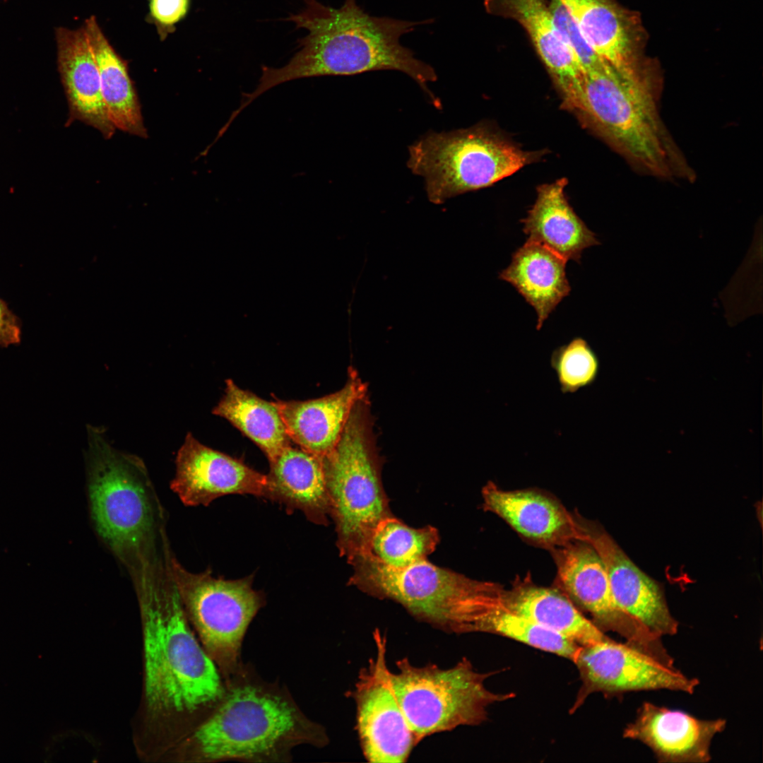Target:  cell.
<instances>
[{
  "label": "cell",
  "mask_w": 763,
  "mask_h": 763,
  "mask_svg": "<svg viewBox=\"0 0 763 763\" xmlns=\"http://www.w3.org/2000/svg\"><path fill=\"white\" fill-rule=\"evenodd\" d=\"M131 574L143 640L136 742L142 757H162L203 720L225 685L188 620L169 558L146 560Z\"/></svg>",
  "instance_id": "6da1fadb"
},
{
  "label": "cell",
  "mask_w": 763,
  "mask_h": 763,
  "mask_svg": "<svg viewBox=\"0 0 763 763\" xmlns=\"http://www.w3.org/2000/svg\"><path fill=\"white\" fill-rule=\"evenodd\" d=\"M283 20L295 23L297 29H305L307 35L297 40L300 49L285 65L262 66L256 88L242 94L239 112L264 93L285 82L377 70L401 71L434 98L427 85L437 81L435 71L400 43L403 35L430 20L410 22L371 16L356 0H345L339 8L317 0H304L300 12ZM433 101L437 104L435 99Z\"/></svg>",
  "instance_id": "7a4b0ae2"
},
{
  "label": "cell",
  "mask_w": 763,
  "mask_h": 763,
  "mask_svg": "<svg viewBox=\"0 0 763 763\" xmlns=\"http://www.w3.org/2000/svg\"><path fill=\"white\" fill-rule=\"evenodd\" d=\"M325 741L321 727L302 714L287 692L249 678L239 668L203 719L163 757L182 762L278 761L297 745Z\"/></svg>",
  "instance_id": "3957f363"
},
{
  "label": "cell",
  "mask_w": 763,
  "mask_h": 763,
  "mask_svg": "<svg viewBox=\"0 0 763 763\" xmlns=\"http://www.w3.org/2000/svg\"><path fill=\"white\" fill-rule=\"evenodd\" d=\"M661 81L644 57L618 67L603 61L584 74L577 112L639 171L691 181L694 172L660 116Z\"/></svg>",
  "instance_id": "277c9868"
},
{
  "label": "cell",
  "mask_w": 763,
  "mask_h": 763,
  "mask_svg": "<svg viewBox=\"0 0 763 763\" xmlns=\"http://www.w3.org/2000/svg\"><path fill=\"white\" fill-rule=\"evenodd\" d=\"M87 431L92 521L103 543L131 571L165 540L162 509L143 460L113 446L102 427L89 425Z\"/></svg>",
  "instance_id": "5b68a950"
},
{
  "label": "cell",
  "mask_w": 763,
  "mask_h": 763,
  "mask_svg": "<svg viewBox=\"0 0 763 763\" xmlns=\"http://www.w3.org/2000/svg\"><path fill=\"white\" fill-rule=\"evenodd\" d=\"M367 396L353 406L333 449L320 457L336 545L350 564L368 554L378 524L392 515L375 451Z\"/></svg>",
  "instance_id": "8992f818"
},
{
  "label": "cell",
  "mask_w": 763,
  "mask_h": 763,
  "mask_svg": "<svg viewBox=\"0 0 763 763\" xmlns=\"http://www.w3.org/2000/svg\"><path fill=\"white\" fill-rule=\"evenodd\" d=\"M348 584L379 599L394 601L418 620L463 633L475 616L499 598L496 583L471 579L424 560L392 569L368 556L355 559Z\"/></svg>",
  "instance_id": "52a82bcc"
},
{
  "label": "cell",
  "mask_w": 763,
  "mask_h": 763,
  "mask_svg": "<svg viewBox=\"0 0 763 763\" xmlns=\"http://www.w3.org/2000/svg\"><path fill=\"white\" fill-rule=\"evenodd\" d=\"M408 167L423 178L427 198L435 204L491 186L533 158L531 153L480 125L428 132L408 147Z\"/></svg>",
  "instance_id": "ba28073f"
},
{
  "label": "cell",
  "mask_w": 763,
  "mask_h": 763,
  "mask_svg": "<svg viewBox=\"0 0 763 763\" xmlns=\"http://www.w3.org/2000/svg\"><path fill=\"white\" fill-rule=\"evenodd\" d=\"M390 670L391 685L418 741L434 733L484 722L489 707L514 697L488 690V673H480L463 658L452 667L418 666L404 658Z\"/></svg>",
  "instance_id": "9c48e42d"
},
{
  "label": "cell",
  "mask_w": 763,
  "mask_h": 763,
  "mask_svg": "<svg viewBox=\"0 0 763 763\" xmlns=\"http://www.w3.org/2000/svg\"><path fill=\"white\" fill-rule=\"evenodd\" d=\"M172 574L188 620L220 674L229 678L240 668L247 629L264 605L252 587L253 576L225 579L207 569L193 573L171 556Z\"/></svg>",
  "instance_id": "30bf717a"
},
{
  "label": "cell",
  "mask_w": 763,
  "mask_h": 763,
  "mask_svg": "<svg viewBox=\"0 0 763 763\" xmlns=\"http://www.w3.org/2000/svg\"><path fill=\"white\" fill-rule=\"evenodd\" d=\"M550 551L561 590L588 610L601 630L619 634L633 648L666 666L674 667V660L661 637L617 605L604 563L587 540H574Z\"/></svg>",
  "instance_id": "8fae6325"
},
{
  "label": "cell",
  "mask_w": 763,
  "mask_h": 763,
  "mask_svg": "<svg viewBox=\"0 0 763 763\" xmlns=\"http://www.w3.org/2000/svg\"><path fill=\"white\" fill-rule=\"evenodd\" d=\"M374 639L376 655L360 672L353 692L360 746L369 762H405L419 742L391 685L386 638L377 630Z\"/></svg>",
  "instance_id": "7c38bea8"
},
{
  "label": "cell",
  "mask_w": 763,
  "mask_h": 763,
  "mask_svg": "<svg viewBox=\"0 0 763 763\" xmlns=\"http://www.w3.org/2000/svg\"><path fill=\"white\" fill-rule=\"evenodd\" d=\"M583 681V695L594 692L617 694L668 690L692 694L699 680L689 678L637 650L609 637L581 646L574 662Z\"/></svg>",
  "instance_id": "4fadbf2b"
},
{
  "label": "cell",
  "mask_w": 763,
  "mask_h": 763,
  "mask_svg": "<svg viewBox=\"0 0 763 763\" xmlns=\"http://www.w3.org/2000/svg\"><path fill=\"white\" fill-rule=\"evenodd\" d=\"M267 477L242 460L210 448L191 432L175 459L171 489L187 506H206L228 495L266 498Z\"/></svg>",
  "instance_id": "5bb4252c"
},
{
  "label": "cell",
  "mask_w": 763,
  "mask_h": 763,
  "mask_svg": "<svg viewBox=\"0 0 763 763\" xmlns=\"http://www.w3.org/2000/svg\"><path fill=\"white\" fill-rule=\"evenodd\" d=\"M483 508L507 522L521 537L548 550L587 540L584 521L555 498L537 489L506 490L489 481L482 490Z\"/></svg>",
  "instance_id": "9a60e30c"
},
{
  "label": "cell",
  "mask_w": 763,
  "mask_h": 763,
  "mask_svg": "<svg viewBox=\"0 0 763 763\" xmlns=\"http://www.w3.org/2000/svg\"><path fill=\"white\" fill-rule=\"evenodd\" d=\"M584 524L587 540L604 563L617 605L654 634H675L678 622L670 613L661 584L643 572L603 528Z\"/></svg>",
  "instance_id": "2e32d148"
},
{
  "label": "cell",
  "mask_w": 763,
  "mask_h": 763,
  "mask_svg": "<svg viewBox=\"0 0 763 763\" xmlns=\"http://www.w3.org/2000/svg\"><path fill=\"white\" fill-rule=\"evenodd\" d=\"M726 726L723 718L700 719L645 702L622 735L647 746L659 762L706 763L711 759L713 738Z\"/></svg>",
  "instance_id": "e0dca14e"
},
{
  "label": "cell",
  "mask_w": 763,
  "mask_h": 763,
  "mask_svg": "<svg viewBox=\"0 0 763 763\" xmlns=\"http://www.w3.org/2000/svg\"><path fill=\"white\" fill-rule=\"evenodd\" d=\"M487 12L517 22L562 93L564 103L578 110L584 75L557 30L545 0H484Z\"/></svg>",
  "instance_id": "ac0fdd59"
},
{
  "label": "cell",
  "mask_w": 763,
  "mask_h": 763,
  "mask_svg": "<svg viewBox=\"0 0 763 763\" xmlns=\"http://www.w3.org/2000/svg\"><path fill=\"white\" fill-rule=\"evenodd\" d=\"M366 385L355 370L349 368L348 379L338 391L305 401H284L273 396L292 442L318 457L337 443L351 410L367 396Z\"/></svg>",
  "instance_id": "d6986e66"
},
{
  "label": "cell",
  "mask_w": 763,
  "mask_h": 763,
  "mask_svg": "<svg viewBox=\"0 0 763 763\" xmlns=\"http://www.w3.org/2000/svg\"><path fill=\"white\" fill-rule=\"evenodd\" d=\"M58 70L69 107V119L79 120L111 138L116 127L105 105L100 79L83 26L55 28Z\"/></svg>",
  "instance_id": "ffe728a7"
},
{
  "label": "cell",
  "mask_w": 763,
  "mask_h": 763,
  "mask_svg": "<svg viewBox=\"0 0 763 763\" xmlns=\"http://www.w3.org/2000/svg\"><path fill=\"white\" fill-rule=\"evenodd\" d=\"M598 57L615 66L642 55L645 32L639 16L615 0H560Z\"/></svg>",
  "instance_id": "44dd1931"
},
{
  "label": "cell",
  "mask_w": 763,
  "mask_h": 763,
  "mask_svg": "<svg viewBox=\"0 0 763 763\" xmlns=\"http://www.w3.org/2000/svg\"><path fill=\"white\" fill-rule=\"evenodd\" d=\"M268 463L266 499L287 511H301L316 524L327 525L330 504L320 457L290 444Z\"/></svg>",
  "instance_id": "7402d4cb"
},
{
  "label": "cell",
  "mask_w": 763,
  "mask_h": 763,
  "mask_svg": "<svg viewBox=\"0 0 763 763\" xmlns=\"http://www.w3.org/2000/svg\"><path fill=\"white\" fill-rule=\"evenodd\" d=\"M567 183L562 178L538 187L536 200L521 223L528 241L567 261H579L582 252L599 242L569 205L564 193Z\"/></svg>",
  "instance_id": "603a6c76"
},
{
  "label": "cell",
  "mask_w": 763,
  "mask_h": 763,
  "mask_svg": "<svg viewBox=\"0 0 763 763\" xmlns=\"http://www.w3.org/2000/svg\"><path fill=\"white\" fill-rule=\"evenodd\" d=\"M567 261L548 247L527 240L499 275L535 309L538 330L571 290L566 276Z\"/></svg>",
  "instance_id": "cb8c5ba5"
},
{
  "label": "cell",
  "mask_w": 763,
  "mask_h": 763,
  "mask_svg": "<svg viewBox=\"0 0 763 763\" xmlns=\"http://www.w3.org/2000/svg\"><path fill=\"white\" fill-rule=\"evenodd\" d=\"M502 601L509 610L581 646L608 638L557 589L520 581L515 583L511 589L505 590Z\"/></svg>",
  "instance_id": "d4e9b609"
},
{
  "label": "cell",
  "mask_w": 763,
  "mask_h": 763,
  "mask_svg": "<svg viewBox=\"0 0 763 763\" xmlns=\"http://www.w3.org/2000/svg\"><path fill=\"white\" fill-rule=\"evenodd\" d=\"M99 71L101 91L110 119L116 128L147 136L141 106L126 62L117 54L95 17L83 25Z\"/></svg>",
  "instance_id": "484cf974"
},
{
  "label": "cell",
  "mask_w": 763,
  "mask_h": 763,
  "mask_svg": "<svg viewBox=\"0 0 763 763\" xmlns=\"http://www.w3.org/2000/svg\"><path fill=\"white\" fill-rule=\"evenodd\" d=\"M212 413L227 420L252 441L268 461L291 444L274 402L240 388L231 379L225 380L224 394Z\"/></svg>",
  "instance_id": "4316f807"
},
{
  "label": "cell",
  "mask_w": 763,
  "mask_h": 763,
  "mask_svg": "<svg viewBox=\"0 0 763 763\" xmlns=\"http://www.w3.org/2000/svg\"><path fill=\"white\" fill-rule=\"evenodd\" d=\"M439 540L434 527H410L392 514L375 528L365 556L389 568H403L427 560Z\"/></svg>",
  "instance_id": "83f0119b"
},
{
  "label": "cell",
  "mask_w": 763,
  "mask_h": 763,
  "mask_svg": "<svg viewBox=\"0 0 763 763\" xmlns=\"http://www.w3.org/2000/svg\"><path fill=\"white\" fill-rule=\"evenodd\" d=\"M502 599L480 613L468 632L495 633L574 662L581 646L504 606Z\"/></svg>",
  "instance_id": "f1b7e54d"
},
{
  "label": "cell",
  "mask_w": 763,
  "mask_h": 763,
  "mask_svg": "<svg viewBox=\"0 0 763 763\" xmlns=\"http://www.w3.org/2000/svg\"><path fill=\"white\" fill-rule=\"evenodd\" d=\"M550 363L563 393H574L592 384L599 372L598 358L588 343L575 338L555 349Z\"/></svg>",
  "instance_id": "f546056e"
},
{
  "label": "cell",
  "mask_w": 763,
  "mask_h": 763,
  "mask_svg": "<svg viewBox=\"0 0 763 763\" xmlns=\"http://www.w3.org/2000/svg\"><path fill=\"white\" fill-rule=\"evenodd\" d=\"M548 5L554 23L583 74L598 68L604 60L586 40L560 0H551Z\"/></svg>",
  "instance_id": "4dcf8cb0"
},
{
  "label": "cell",
  "mask_w": 763,
  "mask_h": 763,
  "mask_svg": "<svg viewBox=\"0 0 763 763\" xmlns=\"http://www.w3.org/2000/svg\"><path fill=\"white\" fill-rule=\"evenodd\" d=\"M189 7V0H150V17L162 38L174 30Z\"/></svg>",
  "instance_id": "1f68e13d"
},
{
  "label": "cell",
  "mask_w": 763,
  "mask_h": 763,
  "mask_svg": "<svg viewBox=\"0 0 763 763\" xmlns=\"http://www.w3.org/2000/svg\"><path fill=\"white\" fill-rule=\"evenodd\" d=\"M21 333L18 318L0 298V348L18 344Z\"/></svg>",
  "instance_id": "d6a6232c"
}]
</instances>
